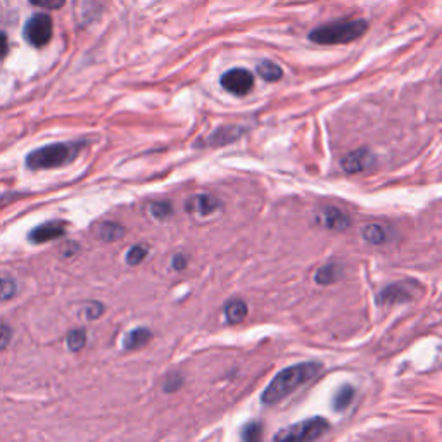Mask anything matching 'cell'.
Masks as SVG:
<instances>
[{
  "instance_id": "obj_13",
  "label": "cell",
  "mask_w": 442,
  "mask_h": 442,
  "mask_svg": "<svg viewBox=\"0 0 442 442\" xmlns=\"http://www.w3.org/2000/svg\"><path fill=\"white\" fill-rule=\"evenodd\" d=\"M96 235L102 242H116L125 235V227L120 223H114V221H104V223L97 225Z\"/></svg>"
},
{
  "instance_id": "obj_17",
  "label": "cell",
  "mask_w": 442,
  "mask_h": 442,
  "mask_svg": "<svg viewBox=\"0 0 442 442\" xmlns=\"http://www.w3.org/2000/svg\"><path fill=\"white\" fill-rule=\"evenodd\" d=\"M363 239H365L368 244L382 245L389 240V235L382 225H368L365 230H363Z\"/></svg>"
},
{
  "instance_id": "obj_18",
  "label": "cell",
  "mask_w": 442,
  "mask_h": 442,
  "mask_svg": "<svg viewBox=\"0 0 442 442\" xmlns=\"http://www.w3.org/2000/svg\"><path fill=\"white\" fill-rule=\"evenodd\" d=\"M263 423L259 420L249 421L242 428V442H263Z\"/></svg>"
},
{
  "instance_id": "obj_1",
  "label": "cell",
  "mask_w": 442,
  "mask_h": 442,
  "mask_svg": "<svg viewBox=\"0 0 442 442\" xmlns=\"http://www.w3.org/2000/svg\"><path fill=\"white\" fill-rule=\"evenodd\" d=\"M322 365L320 363H297V365L284 368L282 371L273 376L272 382L268 384V387L263 391L261 401L264 404H277L285 398H289L292 392H296L299 387H302L304 384H308L311 379H314L320 374Z\"/></svg>"
},
{
  "instance_id": "obj_22",
  "label": "cell",
  "mask_w": 442,
  "mask_h": 442,
  "mask_svg": "<svg viewBox=\"0 0 442 442\" xmlns=\"http://www.w3.org/2000/svg\"><path fill=\"white\" fill-rule=\"evenodd\" d=\"M85 344H87V334H85V330L76 329V330L69 332L68 334V347L73 351V353H78V351L83 349Z\"/></svg>"
},
{
  "instance_id": "obj_12",
  "label": "cell",
  "mask_w": 442,
  "mask_h": 442,
  "mask_svg": "<svg viewBox=\"0 0 442 442\" xmlns=\"http://www.w3.org/2000/svg\"><path fill=\"white\" fill-rule=\"evenodd\" d=\"M150 339H153V332L145 329V327H138V329L132 330L128 335H126L125 341H123V347H125L126 351L140 349V347H144Z\"/></svg>"
},
{
  "instance_id": "obj_4",
  "label": "cell",
  "mask_w": 442,
  "mask_h": 442,
  "mask_svg": "<svg viewBox=\"0 0 442 442\" xmlns=\"http://www.w3.org/2000/svg\"><path fill=\"white\" fill-rule=\"evenodd\" d=\"M330 428L329 421L323 416H311V418L301 420L297 423L289 425L275 433L273 442H313Z\"/></svg>"
},
{
  "instance_id": "obj_27",
  "label": "cell",
  "mask_w": 442,
  "mask_h": 442,
  "mask_svg": "<svg viewBox=\"0 0 442 442\" xmlns=\"http://www.w3.org/2000/svg\"><path fill=\"white\" fill-rule=\"evenodd\" d=\"M35 6L43 7V9H59L66 4V0H30Z\"/></svg>"
},
{
  "instance_id": "obj_7",
  "label": "cell",
  "mask_w": 442,
  "mask_h": 442,
  "mask_svg": "<svg viewBox=\"0 0 442 442\" xmlns=\"http://www.w3.org/2000/svg\"><path fill=\"white\" fill-rule=\"evenodd\" d=\"M375 158L368 149H358L342 159V168L347 173H363L374 166Z\"/></svg>"
},
{
  "instance_id": "obj_16",
  "label": "cell",
  "mask_w": 442,
  "mask_h": 442,
  "mask_svg": "<svg viewBox=\"0 0 442 442\" xmlns=\"http://www.w3.org/2000/svg\"><path fill=\"white\" fill-rule=\"evenodd\" d=\"M354 387L353 386H342L341 389H339L337 392H335L334 396V409L335 411H344V409H347L351 406V403H353L354 399Z\"/></svg>"
},
{
  "instance_id": "obj_11",
  "label": "cell",
  "mask_w": 442,
  "mask_h": 442,
  "mask_svg": "<svg viewBox=\"0 0 442 442\" xmlns=\"http://www.w3.org/2000/svg\"><path fill=\"white\" fill-rule=\"evenodd\" d=\"M220 207V200L212 197L210 194H199L194 199H190L187 210L190 212H195L199 216H210Z\"/></svg>"
},
{
  "instance_id": "obj_8",
  "label": "cell",
  "mask_w": 442,
  "mask_h": 442,
  "mask_svg": "<svg viewBox=\"0 0 442 442\" xmlns=\"http://www.w3.org/2000/svg\"><path fill=\"white\" fill-rule=\"evenodd\" d=\"M411 297H413V290L409 289V285L396 282V284L387 285L386 289L380 290L379 304H384V306L399 304V302L409 301Z\"/></svg>"
},
{
  "instance_id": "obj_3",
  "label": "cell",
  "mask_w": 442,
  "mask_h": 442,
  "mask_svg": "<svg viewBox=\"0 0 442 442\" xmlns=\"http://www.w3.org/2000/svg\"><path fill=\"white\" fill-rule=\"evenodd\" d=\"M78 147L71 144H52L36 149L26 158L30 170H51L71 163L76 158Z\"/></svg>"
},
{
  "instance_id": "obj_9",
  "label": "cell",
  "mask_w": 442,
  "mask_h": 442,
  "mask_svg": "<svg viewBox=\"0 0 442 442\" xmlns=\"http://www.w3.org/2000/svg\"><path fill=\"white\" fill-rule=\"evenodd\" d=\"M66 233V225L63 221H48V223L40 225L30 233V240L35 244H45L51 240L61 239Z\"/></svg>"
},
{
  "instance_id": "obj_14",
  "label": "cell",
  "mask_w": 442,
  "mask_h": 442,
  "mask_svg": "<svg viewBox=\"0 0 442 442\" xmlns=\"http://www.w3.org/2000/svg\"><path fill=\"white\" fill-rule=\"evenodd\" d=\"M245 317H247V304L242 301V299H232V301L227 302L225 306V318H227L228 323H237L244 322Z\"/></svg>"
},
{
  "instance_id": "obj_15",
  "label": "cell",
  "mask_w": 442,
  "mask_h": 442,
  "mask_svg": "<svg viewBox=\"0 0 442 442\" xmlns=\"http://www.w3.org/2000/svg\"><path fill=\"white\" fill-rule=\"evenodd\" d=\"M341 277V266L339 264H325L314 275V282L320 285H332Z\"/></svg>"
},
{
  "instance_id": "obj_28",
  "label": "cell",
  "mask_w": 442,
  "mask_h": 442,
  "mask_svg": "<svg viewBox=\"0 0 442 442\" xmlns=\"http://www.w3.org/2000/svg\"><path fill=\"white\" fill-rule=\"evenodd\" d=\"M187 263H188V259H187V256H183V255H177L173 257V268L177 269V272H182V269H185L187 268Z\"/></svg>"
},
{
  "instance_id": "obj_29",
  "label": "cell",
  "mask_w": 442,
  "mask_h": 442,
  "mask_svg": "<svg viewBox=\"0 0 442 442\" xmlns=\"http://www.w3.org/2000/svg\"><path fill=\"white\" fill-rule=\"evenodd\" d=\"M7 48H9V45H7L6 35L0 34V59H2V57L7 54Z\"/></svg>"
},
{
  "instance_id": "obj_26",
  "label": "cell",
  "mask_w": 442,
  "mask_h": 442,
  "mask_svg": "<svg viewBox=\"0 0 442 442\" xmlns=\"http://www.w3.org/2000/svg\"><path fill=\"white\" fill-rule=\"evenodd\" d=\"M11 337H12L11 327L6 325V323H0V351H4L7 346H9Z\"/></svg>"
},
{
  "instance_id": "obj_20",
  "label": "cell",
  "mask_w": 442,
  "mask_h": 442,
  "mask_svg": "<svg viewBox=\"0 0 442 442\" xmlns=\"http://www.w3.org/2000/svg\"><path fill=\"white\" fill-rule=\"evenodd\" d=\"M149 212L155 220H166L173 215V206H171V202H166V200H155L149 206Z\"/></svg>"
},
{
  "instance_id": "obj_10",
  "label": "cell",
  "mask_w": 442,
  "mask_h": 442,
  "mask_svg": "<svg viewBox=\"0 0 442 442\" xmlns=\"http://www.w3.org/2000/svg\"><path fill=\"white\" fill-rule=\"evenodd\" d=\"M320 221L323 227H327L329 230H346V228H349L351 225V220L349 216L346 215V212L337 210V207H325L320 212Z\"/></svg>"
},
{
  "instance_id": "obj_21",
  "label": "cell",
  "mask_w": 442,
  "mask_h": 442,
  "mask_svg": "<svg viewBox=\"0 0 442 442\" xmlns=\"http://www.w3.org/2000/svg\"><path fill=\"white\" fill-rule=\"evenodd\" d=\"M147 255H149V251H147L145 245H133V247H130L128 252H126V263L130 266H138L140 263H144Z\"/></svg>"
},
{
  "instance_id": "obj_19",
  "label": "cell",
  "mask_w": 442,
  "mask_h": 442,
  "mask_svg": "<svg viewBox=\"0 0 442 442\" xmlns=\"http://www.w3.org/2000/svg\"><path fill=\"white\" fill-rule=\"evenodd\" d=\"M257 73H259L261 78L266 81H277L284 75L282 68L278 66V64L272 63V61H263V63L257 64Z\"/></svg>"
},
{
  "instance_id": "obj_23",
  "label": "cell",
  "mask_w": 442,
  "mask_h": 442,
  "mask_svg": "<svg viewBox=\"0 0 442 442\" xmlns=\"http://www.w3.org/2000/svg\"><path fill=\"white\" fill-rule=\"evenodd\" d=\"M16 290L18 287H16V282L12 278H0V301H9L16 296Z\"/></svg>"
},
{
  "instance_id": "obj_25",
  "label": "cell",
  "mask_w": 442,
  "mask_h": 442,
  "mask_svg": "<svg viewBox=\"0 0 442 442\" xmlns=\"http://www.w3.org/2000/svg\"><path fill=\"white\" fill-rule=\"evenodd\" d=\"M83 314L87 320H97V318H101L102 314H104V306L97 301H90L83 306Z\"/></svg>"
},
{
  "instance_id": "obj_5",
  "label": "cell",
  "mask_w": 442,
  "mask_h": 442,
  "mask_svg": "<svg viewBox=\"0 0 442 442\" xmlns=\"http://www.w3.org/2000/svg\"><path fill=\"white\" fill-rule=\"evenodd\" d=\"M52 31H54V24L48 14H35L30 21L26 23L24 28V36L31 45L35 47H43L51 42Z\"/></svg>"
},
{
  "instance_id": "obj_6",
  "label": "cell",
  "mask_w": 442,
  "mask_h": 442,
  "mask_svg": "<svg viewBox=\"0 0 442 442\" xmlns=\"http://www.w3.org/2000/svg\"><path fill=\"white\" fill-rule=\"evenodd\" d=\"M252 85H255V78L247 69L242 68L230 69L221 76V87L227 92L233 93V96H245V93L251 92Z\"/></svg>"
},
{
  "instance_id": "obj_24",
  "label": "cell",
  "mask_w": 442,
  "mask_h": 442,
  "mask_svg": "<svg viewBox=\"0 0 442 442\" xmlns=\"http://www.w3.org/2000/svg\"><path fill=\"white\" fill-rule=\"evenodd\" d=\"M182 386H183L182 375H180L178 371H173V374L166 375L165 384H163V391L168 392V394H173V392H177Z\"/></svg>"
},
{
  "instance_id": "obj_2",
  "label": "cell",
  "mask_w": 442,
  "mask_h": 442,
  "mask_svg": "<svg viewBox=\"0 0 442 442\" xmlns=\"http://www.w3.org/2000/svg\"><path fill=\"white\" fill-rule=\"evenodd\" d=\"M368 30V23L363 19H353V21H335L325 26L314 28L309 34V40L320 45H337L351 43L363 36Z\"/></svg>"
}]
</instances>
